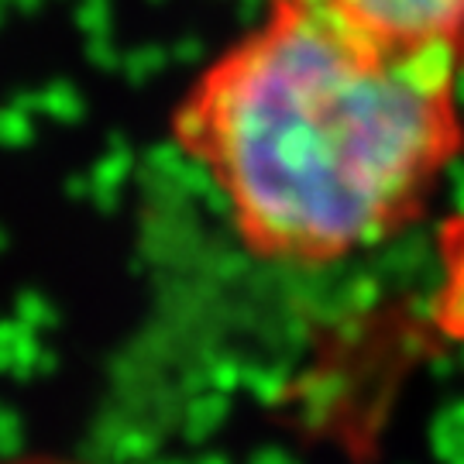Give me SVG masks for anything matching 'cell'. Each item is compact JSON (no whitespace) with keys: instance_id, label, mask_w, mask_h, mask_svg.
I'll list each match as a JSON object with an SVG mask.
<instances>
[{"instance_id":"cell-3","label":"cell","mask_w":464,"mask_h":464,"mask_svg":"<svg viewBox=\"0 0 464 464\" xmlns=\"http://www.w3.org/2000/svg\"><path fill=\"white\" fill-rule=\"evenodd\" d=\"M0 464H86V461H72V458H52V454H34V458H7Z\"/></svg>"},{"instance_id":"cell-1","label":"cell","mask_w":464,"mask_h":464,"mask_svg":"<svg viewBox=\"0 0 464 464\" xmlns=\"http://www.w3.org/2000/svg\"><path fill=\"white\" fill-rule=\"evenodd\" d=\"M172 138L255 258L327 268L427 214L464 151L461 76L320 0H272L176 103Z\"/></svg>"},{"instance_id":"cell-2","label":"cell","mask_w":464,"mask_h":464,"mask_svg":"<svg viewBox=\"0 0 464 464\" xmlns=\"http://www.w3.org/2000/svg\"><path fill=\"white\" fill-rule=\"evenodd\" d=\"M379 45L454 69L464 80V0H320Z\"/></svg>"}]
</instances>
